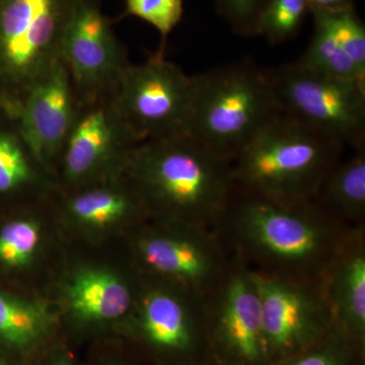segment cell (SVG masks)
Listing matches in <instances>:
<instances>
[{
    "mask_svg": "<svg viewBox=\"0 0 365 365\" xmlns=\"http://www.w3.org/2000/svg\"><path fill=\"white\" fill-rule=\"evenodd\" d=\"M51 365H73V364L68 357L60 355V356H57L56 359L53 360Z\"/></svg>",
    "mask_w": 365,
    "mask_h": 365,
    "instance_id": "28",
    "label": "cell"
},
{
    "mask_svg": "<svg viewBox=\"0 0 365 365\" xmlns=\"http://www.w3.org/2000/svg\"><path fill=\"white\" fill-rule=\"evenodd\" d=\"M364 348L351 342L333 328L311 349L274 365H362Z\"/></svg>",
    "mask_w": 365,
    "mask_h": 365,
    "instance_id": "25",
    "label": "cell"
},
{
    "mask_svg": "<svg viewBox=\"0 0 365 365\" xmlns=\"http://www.w3.org/2000/svg\"><path fill=\"white\" fill-rule=\"evenodd\" d=\"M186 133L228 160L282 114L271 71L249 61L193 76Z\"/></svg>",
    "mask_w": 365,
    "mask_h": 365,
    "instance_id": "3",
    "label": "cell"
},
{
    "mask_svg": "<svg viewBox=\"0 0 365 365\" xmlns=\"http://www.w3.org/2000/svg\"><path fill=\"white\" fill-rule=\"evenodd\" d=\"M235 227L247 250L283 272L327 271L341 248L314 202L287 203L245 190Z\"/></svg>",
    "mask_w": 365,
    "mask_h": 365,
    "instance_id": "4",
    "label": "cell"
},
{
    "mask_svg": "<svg viewBox=\"0 0 365 365\" xmlns=\"http://www.w3.org/2000/svg\"><path fill=\"white\" fill-rule=\"evenodd\" d=\"M318 197L327 205L350 220H360L365 212V146L344 163H337L327 178Z\"/></svg>",
    "mask_w": 365,
    "mask_h": 365,
    "instance_id": "21",
    "label": "cell"
},
{
    "mask_svg": "<svg viewBox=\"0 0 365 365\" xmlns=\"http://www.w3.org/2000/svg\"><path fill=\"white\" fill-rule=\"evenodd\" d=\"M50 175L26 143L18 118L0 108V201L44 191Z\"/></svg>",
    "mask_w": 365,
    "mask_h": 365,
    "instance_id": "17",
    "label": "cell"
},
{
    "mask_svg": "<svg viewBox=\"0 0 365 365\" xmlns=\"http://www.w3.org/2000/svg\"><path fill=\"white\" fill-rule=\"evenodd\" d=\"M0 108H1V105H0Z\"/></svg>",
    "mask_w": 365,
    "mask_h": 365,
    "instance_id": "29",
    "label": "cell"
},
{
    "mask_svg": "<svg viewBox=\"0 0 365 365\" xmlns=\"http://www.w3.org/2000/svg\"><path fill=\"white\" fill-rule=\"evenodd\" d=\"M139 255L146 267L169 279L190 287H207L218 273L215 247L196 235L153 234L138 245Z\"/></svg>",
    "mask_w": 365,
    "mask_h": 365,
    "instance_id": "14",
    "label": "cell"
},
{
    "mask_svg": "<svg viewBox=\"0 0 365 365\" xmlns=\"http://www.w3.org/2000/svg\"><path fill=\"white\" fill-rule=\"evenodd\" d=\"M281 112L341 145L365 146V88L299 62L271 71Z\"/></svg>",
    "mask_w": 365,
    "mask_h": 365,
    "instance_id": "6",
    "label": "cell"
},
{
    "mask_svg": "<svg viewBox=\"0 0 365 365\" xmlns=\"http://www.w3.org/2000/svg\"><path fill=\"white\" fill-rule=\"evenodd\" d=\"M326 272L330 276L326 299L334 328L364 348L365 253L362 245L341 246Z\"/></svg>",
    "mask_w": 365,
    "mask_h": 365,
    "instance_id": "15",
    "label": "cell"
},
{
    "mask_svg": "<svg viewBox=\"0 0 365 365\" xmlns=\"http://www.w3.org/2000/svg\"><path fill=\"white\" fill-rule=\"evenodd\" d=\"M139 326L148 344L169 354L193 360L196 365H213L208 331L200 328L180 297L155 289L141 302Z\"/></svg>",
    "mask_w": 365,
    "mask_h": 365,
    "instance_id": "13",
    "label": "cell"
},
{
    "mask_svg": "<svg viewBox=\"0 0 365 365\" xmlns=\"http://www.w3.org/2000/svg\"><path fill=\"white\" fill-rule=\"evenodd\" d=\"M78 0H0V105L16 116L26 93L60 60Z\"/></svg>",
    "mask_w": 365,
    "mask_h": 365,
    "instance_id": "5",
    "label": "cell"
},
{
    "mask_svg": "<svg viewBox=\"0 0 365 365\" xmlns=\"http://www.w3.org/2000/svg\"><path fill=\"white\" fill-rule=\"evenodd\" d=\"M311 14L314 25L313 38L297 62L312 71L365 88V76L348 58L325 14L319 9H312Z\"/></svg>",
    "mask_w": 365,
    "mask_h": 365,
    "instance_id": "20",
    "label": "cell"
},
{
    "mask_svg": "<svg viewBox=\"0 0 365 365\" xmlns=\"http://www.w3.org/2000/svg\"><path fill=\"white\" fill-rule=\"evenodd\" d=\"M76 108L73 86L59 60L29 91L16 115L26 143L51 175L56 173Z\"/></svg>",
    "mask_w": 365,
    "mask_h": 365,
    "instance_id": "12",
    "label": "cell"
},
{
    "mask_svg": "<svg viewBox=\"0 0 365 365\" xmlns=\"http://www.w3.org/2000/svg\"><path fill=\"white\" fill-rule=\"evenodd\" d=\"M52 322L47 304L0 290V341L6 345L16 349L31 347L47 332Z\"/></svg>",
    "mask_w": 365,
    "mask_h": 365,
    "instance_id": "19",
    "label": "cell"
},
{
    "mask_svg": "<svg viewBox=\"0 0 365 365\" xmlns=\"http://www.w3.org/2000/svg\"><path fill=\"white\" fill-rule=\"evenodd\" d=\"M139 143L118 111L113 93L78 102L55 174L66 190L119 176Z\"/></svg>",
    "mask_w": 365,
    "mask_h": 365,
    "instance_id": "8",
    "label": "cell"
},
{
    "mask_svg": "<svg viewBox=\"0 0 365 365\" xmlns=\"http://www.w3.org/2000/svg\"><path fill=\"white\" fill-rule=\"evenodd\" d=\"M259 299L271 365L311 349L333 330L325 295L272 273L251 272Z\"/></svg>",
    "mask_w": 365,
    "mask_h": 365,
    "instance_id": "9",
    "label": "cell"
},
{
    "mask_svg": "<svg viewBox=\"0 0 365 365\" xmlns=\"http://www.w3.org/2000/svg\"><path fill=\"white\" fill-rule=\"evenodd\" d=\"M64 212L86 227H110L134 215L143 201L128 177L123 174L68 190Z\"/></svg>",
    "mask_w": 365,
    "mask_h": 365,
    "instance_id": "16",
    "label": "cell"
},
{
    "mask_svg": "<svg viewBox=\"0 0 365 365\" xmlns=\"http://www.w3.org/2000/svg\"><path fill=\"white\" fill-rule=\"evenodd\" d=\"M232 163L184 132L137 144L124 173L143 205L206 230L227 212Z\"/></svg>",
    "mask_w": 365,
    "mask_h": 365,
    "instance_id": "1",
    "label": "cell"
},
{
    "mask_svg": "<svg viewBox=\"0 0 365 365\" xmlns=\"http://www.w3.org/2000/svg\"><path fill=\"white\" fill-rule=\"evenodd\" d=\"M269 0H215L217 13L232 30L245 37L258 36L259 21Z\"/></svg>",
    "mask_w": 365,
    "mask_h": 365,
    "instance_id": "26",
    "label": "cell"
},
{
    "mask_svg": "<svg viewBox=\"0 0 365 365\" xmlns=\"http://www.w3.org/2000/svg\"><path fill=\"white\" fill-rule=\"evenodd\" d=\"M312 9H340L354 6L353 0H309Z\"/></svg>",
    "mask_w": 365,
    "mask_h": 365,
    "instance_id": "27",
    "label": "cell"
},
{
    "mask_svg": "<svg viewBox=\"0 0 365 365\" xmlns=\"http://www.w3.org/2000/svg\"><path fill=\"white\" fill-rule=\"evenodd\" d=\"M69 309L83 322H107L122 318L130 309V289L121 278L104 269L86 268L67 283Z\"/></svg>",
    "mask_w": 365,
    "mask_h": 365,
    "instance_id": "18",
    "label": "cell"
},
{
    "mask_svg": "<svg viewBox=\"0 0 365 365\" xmlns=\"http://www.w3.org/2000/svg\"><path fill=\"white\" fill-rule=\"evenodd\" d=\"M40 223L31 216H16L0 225V267L25 268L39 248Z\"/></svg>",
    "mask_w": 365,
    "mask_h": 365,
    "instance_id": "22",
    "label": "cell"
},
{
    "mask_svg": "<svg viewBox=\"0 0 365 365\" xmlns=\"http://www.w3.org/2000/svg\"><path fill=\"white\" fill-rule=\"evenodd\" d=\"M185 0H125V11L120 16H134L153 26L160 33V45L157 51L165 56L170 33L181 23Z\"/></svg>",
    "mask_w": 365,
    "mask_h": 365,
    "instance_id": "24",
    "label": "cell"
},
{
    "mask_svg": "<svg viewBox=\"0 0 365 365\" xmlns=\"http://www.w3.org/2000/svg\"><path fill=\"white\" fill-rule=\"evenodd\" d=\"M113 24L101 0H78L60 54L78 102L114 93L130 64Z\"/></svg>",
    "mask_w": 365,
    "mask_h": 365,
    "instance_id": "10",
    "label": "cell"
},
{
    "mask_svg": "<svg viewBox=\"0 0 365 365\" xmlns=\"http://www.w3.org/2000/svg\"><path fill=\"white\" fill-rule=\"evenodd\" d=\"M343 145L281 114L232 160L235 184L287 203L313 202L337 165Z\"/></svg>",
    "mask_w": 365,
    "mask_h": 365,
    "instance_id": "2",
    "label": "cell"
},
{
    "mask_svg": "<svg viewBox=\"0 0 365 365\" xmlns=\"http://www.w3.org/2000/svg\"><path fill=\"white\" fill-rule=\"evenodd\" d=\"M213 365H215V364H213Z\"/></svg>",
    "mask_w": 365,
    "mask_h": 365,
    "instance_id": "30",
    "label": "cell"
},
{
    "mask_svg": "<svg viewBox=\"0 0 365 365\" xmlns=\"http://www.w3.org/2000/svg\"><path fill=\"white\" fill-rule=\"evenodd\" d=\"M311 14L309 0H269L259 21L258 35L271 45L292 39Z\"/></svg>",
    "mask_w": 365,
    "mask_h": 365,
    "instance_id": "23",
    "label": "cell"
},
{
    "mask_svg": "<svg viewBox=\"0 0 365 365\" xmlns=\"http://www.w3.org/2000/svg\"><path fill=\"white\" fill-rule=\"evenodd\" d=\"M207 330L215 365H271L260 299L249 271L228 279Z\"/></svg>",
    "mask_w": 365,
    "mask_h": 365,
    "instance_id": "11",
    "label": "cell"
},
{
    "mask_svg": "<svg viewBox=\"0 0 365 365\" xmlns=\"http://www.w3.org/2000/svg\"><path fill=\"white\" fill-rule=\"evenodd\" d=\"M193 76L157 52L124 69L113 93L122 119L139 143L186 132Z\"/></svg>",
    "mask_w": 365,
    "mask_h": 365,
    "instance_id": "7",
    "label": "cell"
}]
</instances>
